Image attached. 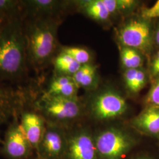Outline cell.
Listing matches in <instances>:
<instances>
[{
  "label": "cell",
  "instance_id": "obj_1",
  "mask_svg": "<svg viewBox=\"0 0 159 159\" xmlns=\"http://www.w3.org/2000/svg\"><path fill=\"white\" fill-rule=\"evenodd\" d=\"M29 71L23 18L7 20L0 32V82L28 84Z\"/></svg>",
  "mask_w": 159,
  "mask_h": 159
},
{
  "label": "cell",
  "instance_id": "obj_2",
  "mask_svg": "<svg viewBox=\"0 0 159 159\" xmlns=\"http://www.w3.org/2000/svg\"><path fill=\"white\" fill-rule=\"evenodd\" d=\"M60 18H24L23 25L29 68L40 71L52 62L57 51Z\"/></svg>",
  "mask_w": 159,
  "mask_h": 159
},
{
  "label": "cell",
  "instance_id": "obj_3",
  "mask_svg": "<svg viewBox=\"0 0 159 159\" xmlns=\"http://www.w3.org/2000/svg\"><path fill=\"white\" fill-rule=\"evenodd\" d=\"M30 104L40 113L46 123L63 128L76 119L81 113V104L77 98L48 96L38 93L36 85H32Z\"/></svg>",
  "mask_w": 159,
  "mask_h": 159
},
{
  "label": "cell",
  "instance_id": "obj_4",
  "mask_svg": "<svg viewBox=\"0 0 159 159\" xmlns=\"http://www.w3.org/2000/svg\"><path fill=\"white\" fill-rule=\"evenodd\" d=\"M28 100L29 91L26 85L0 84V144L3 140V127L20 116Z\"/></svg>",
  "mask_w": 159,
  "mask_h": 159
},
{
  "label": "cell",
  "instance_id": "obj_5",
  "mask_svg": "<svg viewBox=\"0 0 159 159\" xmlns=\"http://www.w3.org/2000/svg\"><path fill=\"white\" fill-rule=\"evenodd\" d=\"M19 116L12 120L6 129L0 152L7 159H31L35 150L20 125Z\"/></svg>",
  "mask_w": 159,
  "mask_h": 159
},
{
  "label": "cell",
  "instance_id": "obj_6",
  "mask_svg": "<svg viewBox=\"0 0 159 159\" xmlns=\"http://www.w3.org/2000/svg\"><path fill=\"white\" fill-rule=\"evenodd\" d=\"M118 38L123 47L148 52L152 46L151 30L147 20L131 18L120 29Z\"/></svg>",
  "mask_w": 159,
  "mask_h": 159
},
{
  "label": "cell",
  "instance_id": "obj_7",
  "mask_svg": "<svg viewBox=\"0 0 159 159\" xmlns=\"http://www.w3.org/2000/svg\"><path fill=\"white\" fill-rule=\"evenodd\" d=\"M131 145L129 137L116 129L103 131L96 140L97 149L105 159H119L128 152Z\"/></svg>",
  "mask_w": 159,
  "mask_h": 159
},
{
  "label": "cell",
  "instance_id": "obj_8",
  "mask_svg": "<svg viewBox=\"0 0 159 159\" xmlns=\"http://www.w3.org/2000/svg\"><path fill=\"white\" fill-rule=\"evenodd\" d=\"M67 143L64 129L47 123L43 137L35 150L38 159H57L63 156Z\"/></svg>",
  "mask_w": 159,
  "mask_h": 159
},
{
  "label": "cell",
  "instance_id": "obj_9",
  "mask_svg": "<svg viewBox=\"0 0 159 159\" xmlns=\"http://www.w3.org/2000/svg\"><path fill=\"white\" fill-rule=\"evenodd\" d=\"M127 105L119 94L111 90L103 91L94 98L92 109L95 116L99 119H108L124 113Z\"/></svg>",
  "mask_w": 159,
  "mask_h": 159
},
{
  "label": "cell",
  "instance_id": "obj_10",
  "mask_svg": "<svg viewBox=\"0 0 159 159\" xmlns=\"http://www.w3.org/2000/svg\"><path fill=\"white\" fill-rule=\"evenodd\" d=\"M19 119L23 131L35 152L46 131V120L30 102L22 110Z\"/></svg>",
  "mask_w": 159,
  "mask_h": 159
},
{
  "label": "cell",
  "instance_id": "obj_11",
  "mask_svg": "<svg viewBox=\"0 0 159 159\" xmlns=\"http://www.w3.org/2000/svg\"><path fill=\"white\" fill-rule=\"evenodd\" d=\"M23 19L33 18H59L67 2L55 0H21Z\"/></svg>",
  "mask_w": 159,
  "mask_h": 159
},
{
  "label": "cell",
  "instance_id": "obj_12",
  "mask_svg": "<svg viewBox=\"0 0 159 159\" xmlns=\"http://www.w3.org/2000/svg\"><path fill=\"white\" fill-rule=\"evenodd\" d=\"M65 159H96V148L91 137L83 132L67 135Z\"/></svg>",
  "mask_w": 159,
  "mask_h": 159
},
{
  "label": "cell",
  "instance_id": "obj_13",
  "mask_svg": "<svg viewBox=\"0 0 159 159\" xmlns=\"http://www.w3.org/2000/svg\"><path fill=\"white\" fill-rule=\"evenodd\" d=\"M79 89L72 77L55 74L46 90L42 91L48 96L77 98Z\"/></svg>",
  "mask_w": 159,
  "mask_h": 159
},
{
  "label": "cell",
  "instance_id": "obj_14",
  "mask_svg": "<svg viewBox=\"0 0 159 159\" xmlns=\"http://www.w3.org/2000/svg\"><path fill=\"white\" fill-rule=\"evenodd\" d=\"M137 127L148 133H159V107L152 106L143 111L136 119Z\"/></svg>",
  "mask_w": 159,
  "mask_h": 159
},
{
  "label": "cell",
  "instance_id": "obj_15",
  "mask_svg": "<svg viewBox=\"0 0 159 159\" xmlns=\"http://www.w3.org/2000/svg\"><path fill=\"white\" fill-rule=\"evenodd\" d=\"M55 74L72 77L81 67V65L75 61L68 54L59 51L53 61Z\"/></svg>",
  "mask_w": 159,
  "mask_h": 159
},
{
  "label": "cell",
  "instance_id": "obj_16",
  "mask_svg": "<svg viewBox=\"0 0 159 159\" xmlns=\"http://www.w3.org/2000/svg\"><path fill=\"white\" fill-rule=\"evenodd\" d=\"M72 77L79 88H90L96 81V67L90 63L83 65Z\"/></svg>",
  "mask_w": 159,
  "mask_h": 159
},
{
  "label": "cell",
  "instance_id": "obj_17",
  "mask_svg": "<svg viewBox=\"0 0 159 159\" xmlns=\"http://www.w3.org/2000/svg\"><path fill=\"white\" fill-rule=\"evenodd\" d=\"M80 4L84 12L94 20L104 21L111 16L102 0L83 1L80 2Z\"/></svg>",
  "mask_w": 159,
  "mask_h": 159
},
{
  "label": "cell",
  "instance_id": "obj_18",
  "mask_svg": "<svg viewBox=\"0 0 159 159\" xmlns=\"http://www.w3.org/2000/svg\"><path fill=\"white\" fill-rule=\"evenodd\" d=\"M121 61L127 69H138L143 64L140 52L136 50L122 46L120 50Z\"/></svg>",
  "mask_w": 159,
  "mask_h": 159
},
{
  "label": "cell",
  "instance_id": "obj_19",
  "mask_svg": "<svg viewBox=\"0 0 159 159\" xmlns=\"http://www.w3.org/2000/svg\"><path fill=\"white\" fill-rule=\"evenodd\" d=\"M0 14L7 20L23 18L21 0H0Z\"/></svg>",
  "mask_w": 159,
  "mask_h": 159
},
{
  "label": "cell",
  "instance_id": "obj_20",
  "mask_svg": "<svg viewBox=\"0 0 159 159\" xmlns=\"http://www.w3.org/2000/svg\"><path fill=\"white\" fill-rule=\"evenodd\" d=\"M110 15L133 9L136 1L132 0H102Z\"/></svg>",
  "mask_w": 159,
  "mask_h": 159
},
{
  "label": "cell",
  "instance_id": "obj_21",
  "mask_svg": "<svg viewBox=\"0 0 159 159\" xmlns=\"http://www.w3.org/2000/svg\"><path fill=\"white\" fill-rule=\"evenodd\" d=\"M60 51L69 55L75 61L83 66L89 64L91 60L90 52L84 48L78 47H63Z\"/></svg>",
  "mask_w": 159,
  "mask_h": 159
},
{
  "label": "cell",
  "instance_id": "obj_22",
  "mask_svg": "<svg viewBox=\"0 0 159 159\" xmlns=\"http://www.w3.org/2000/svg\"><path fill=\"white\" fill-rule=\"evenodd\" d=\"M146 102L153 106L159 107V77L149 91Z\"/></svg>",
  "mask_w": 159,
  "mask_h": 159
},
{
  "label": "cell",
  "instance_id": "obj_23",
  "mask_svg": "<svg viewBox=\"0 0 159 159\" xmlns=\"http://www.w3.org/2000/svg\"><path fill=\"white\" fill-rule=\"evenodd\" d=\"M146 83V75L145 72L139 68L137 72L136 76L134 81L133 87L131 89V93H138L140 91Z\"/></svg>",
  "mask_w": 159,
  "mask_h": 159
},
{
  "label": "cell",
  "instance_id": "obj_24",
  "mask_svg": "<svg viewBox=\"0 0 159 159\" xmlns=\"http://www.w3.org/2000/svg\"><path fill=\"white\" fill-rule=\"evenodd\" d=\"M142 16L143 18L148 20L154 18L159 17V0L153 6L145 8L142 12Z\"/></svg>",
  "mask_w": 159,
  "mask_h": 159
},
{
  "label": "cell",
  "instance_id": "obj_25",
  "mask_svg": "<svg viewBox=\"0 0 159 159\" xmlns=\"http://www.w3.org/2000/svg\"><path fill=\"white\" fill-rule=\"evenodd\" d=\"M138 69H127L125 70L124 74V79L125 86L129 91H131L133 87Z\"/></svg>",
  "mask_w": 159,
  "mask_h": 159
},
{
  "label": "cell",
  "instance_id": "obj_26",
  "mask_svg": "<svg viewBox=\"0 0 159 159\" xmlns=\"http://www.w3.org/2000/svg\"><path fill=\"white\" fill-rule=\"evenodd\" d=\"M150 73L153 77H159V51L155 56L151 64Z\"/></svg>",
  "mask_w": 159,
  "mask_h": 159
},
{
  "label": "cell",
  "instance_id": "obj_27",
  "mask_svg": "<svg viewBox=\"0 0 159 159\" xmlns=\"http://www.w3.org/2000/svg\"><path fill=\"white\" fill-rule=\"evenodd\" d=\"M7 20H6V18L0 14V32L2 29L3 26L4 25V24L7 22Z\"/></svg>",
  "mask_w": 159,
  "mask_h": 159
},
{
  "label": "cell",
  "instance_id": "obj_28",
  "mask_svg": "<svg viewBox=\"0 0 159 159\" xmlns=\"http://www.w3.org/2000/svg\"><path fill=\"white\" fill-rule=\"evenodd\" d=\"M155 40H156L157 44L159 46V29H157L156 34V35H155Z\"/></svg>",
  "mask_w": 159,
  "mask_h": 159
},
{
  "label": "cell",
  "instance_id": "obj_29",
  "mask_svg": "<svg viewBox=\"0 0 159 159\" xmlns=\"http://www.w3.org/2000/svg\"><path fill=\"white\" fill-rule=\"evenodd\" d=\"M37 159V158H36V157H35V158H34V157H33V158H32V159Z\"/></svg>",
  "mask_w": 159,
  "mask_h": 159
},
{
  "label": "cell",
  "instance_id": "obj_30",
  "mask_svg": "<svg viewBox=\"0 0 159 159\" xmlns=\"http://www.w3.org/2000/svg\"></svg>",
  "mask_w": 159,
  "mask_h": 159
}]
</instances>
